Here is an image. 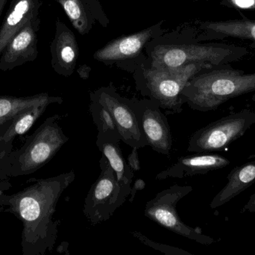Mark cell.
I'll use <instances>...</instances> for the list:
<instances>
[{"instance_id":"6da1fadb","label":"cell","mask_w":255,"mask_h":255,"mask_svg":"<svg viewBox=\"0 0 255 255\" xmlns=\"http://www.w3.org/2000/svg\"><path fill=\"white\" fill-rule=\"evenodd\" d=\"M75 179L74 171L43 179L32 178L27 181L31 184L28 187L7 195L6 211L22 224V255H45L52 252L60 224L53 216L63 193Z\"/></svg>"},{"instance_id":"7a4b0ae2","label":"cell","mask_w":255,"mask_h":255,"mask_svg":"<svg viewBox=\"0 0 255 255\" xmlns=\"http://www.w3.org/2000/svg\"><path fill=\"white\" fill-rule=\"evenodd\" d=\"M196 31L190 28L178 27L165 31L147 43L144 62L161 68H178L197 62L220 66L249 53L247 48L234 45L202 44L196 40Z\"/></svg>"},{"instance_id":"3957f363","label":"cell","mask_w":255,"mask_h":255,"mask_svg":"<svg viewBox=\"0 0 255 255\" xmlns=\"http://www.w3.org/2000/svg\"><path fill=\"white\" fill-rule=\"evenodd\" d=\"M220 66L205 69L190 79L181 92L184 103L193 110L210 112L231 99L255 91V73Z\"/></svg>"},{"instance_id":"277c9868","label":"cell","mask_w":255,"mask_h":255,"mask_svg":"<svg viewBox=\"0 0 255 255\" xmlns=\"http://www.w3.org/2000/svg\"><path fill=\"white\" fill-rule=\"evenodd\" d=\"M144 60L132 73L136 91L158 103L166 115L182 112L184 103L181 92L187 82L199 72L215 67L207 63L197 62L178 68H161L148 65Z\"/></svg>"},{"instance_id":"5b68a950","label":"cell","mask_w":255,"mask_h":255,"mask_svg":"<svg viewBox=\"0 0 255 255\" xmlns=\"http://www.w3.org/2000/svg\"><path fill=\"white\" fill-rule=\"evenodd\" d=\"M54 115L27 138L19 149L0 158V169L9 178L27 176L46 166L69 141Z\"/></svg>"},{"instance_id":"8992f818","label":"cell","mask_w":255,"mask_h":255,"mask_svg":"<svg viewBox=\"0 0 255 255\" xmlns=\"http://www.w3.org/2000/svg\"><path fill=\"white\" fill-rule=\"evenodd\" d=\"M100 176L88 192L84 204V214L92 226L110 220L125 203L131 189L120 184L104 156L100 159Z\"/></svg>"},{"instance_id":"52a82bcc","label":"cell","mask_w":255,"mask_h":255,"mask_svg":"<svg viewBox=\"0 0 255 255\" xmlns=\"http://www.w3.org/2000/svg\"><path fill=\"white\" fill-rule=\"evenodd\" d=\"M254 124L255 111L245 109L230 114L195 132L189 139L187 151L199 154L226 151Z\"/></svg>"},{"instance_id":"ba28073f","label":"cell","mask_w":255,"mask_h":255,"mask_svg":"<svg viewBox=\"0 0 255 255\" xmlns=\"http://www.w3.org/2000/svg\"><path fill=\"white\" fill-rule=\"evenodd\" d=\"M192 191L191 186L174 184L169 188L162 190L154 199L147 202L144 215L151 221L183 238L202 245H211L215 243L214 239L203 235L201 229L187 226L178 216L177 205Z\"/></svg>"},{"instance_id":"9c48e42d","label":"cell","mask_w":255,"mask_h":255,"mask_svg":"<svg viewBox=\"0 0 255 255\" xmlns=\"http://www.w3.org/2000/svg\"><path fill=\"white\" fill-rule=\"evenodd\" d=\"M164 20L133 34L114 39L98 49L94 58L106 65H115L132 73L138 64L145 58L144 49L147 43L166 31L163 28Z\"/></svg>"},{"instance_id":"30bf717a","label":"cell","mask_w":255,"mask_h":255,"mask_svg":"<svg viewBox=\"0 0 255 255\" xmlns=\"http://www.w3.org/2000/svg\"><path fill=\"white\" fill-rule=\"evenodd\" d=\"M90 99L98 102L107 109L116 124L122 142L138 149L148 146L128 98L121 96L113 85L91 91Z\"/></svg>"},{"instance_id":"8fae6325","label":"cell","mask_w":255,"mask_h":255,"mask_svg":"<svg viewBox=\"0 0 255 255\" xmlns=\"http://www.w3.org/2000/svg\"><path fill=\"white\" fill-rule=\"evenodd\" d=\"M148 146L165 156L170 155L172 137L166 114L158 103L149 98H128Z\"/></svg>"},{"instance_id":"7c38bea8","label":"cell","mask_w":255,"mask_h":255,"mask_svg":"<svg viewBox=\"0 0 255 255\" xmlns=\"http://www.w3.org/2000/svg\"><path fill=\"white\" fill-rule=\"evenodd\" d=\"M40 24L41 19L39 16L34 18L13 36L1 52L0 70H11L37 58V32Z\"/></svg>"},{"instance_id":"4fadbf2b","label":"cell","mask_w":255,"mask_h":255,"mask_svg":"<svg viewBox=\"0 0 255 255\" xmlns=\"http://www.w3.org/2000/svg\"><path fill=\"white\" fill-rule=\"evenodd\" d=\"M51 64L54 71L69 77L74 73L79 56V47L74 32L59 18L50 44Z\"/></svg>"},{"instance_id":"5bb4252c","label":"cell","mask_w":255,"mask_h":255,"mask_svg":"<svg viewBox=\"0 0 255 255\" xmlns=\"http://www.w3.org/2000/svg\"><path fill=\"white\" fill-rule=\"evenodd\" d=\"M229 159L220 154L199 153L195 155L185 156L178 159L165 170L156 176L158 181L168 178H184L197 175H205L208 172L227 167L230 165Z\"/></svg>"},{"instance_id":"9a60e30c","label":"cell","mask_w":255,"mask_h":255,"mask_svg":"<svg viewBox=\"0 0 255 255\" xmlns=\"http://www.w3.org/2000/svg\"><path fill=\"white\" fill-rule=\"evenodd\" d=\"M70 19L73 28L82 35L88 34L97 24L107 28L110 19L100 0H56Z\"/></svg>"},{"instance_id":"2e32d148","label":"cell","mask_w":255,"mask_h":255,"mask_svg":"<svg viewBox=\"0 0 255 255\" xmlns=\"http://www.w3.org/2000/svg\"><path fill=\"white\" fill-rule=\"evenodd\" d=\"M52 104V102H44L27 108L0 125V158L13 151L15 138L25 134Z\"/></svg>"},{"instance_id":"e0dca14e","label":"cell","mask_w":255,"mask_h":255,"mask_svg":"<svg viewBox=\"0 0 255 255\" xmlns=\"http://www.w3.org/2000/svg\"><path fill=\"white\" fill-rule=\"evenodd\" d=\"M41 0H12L0 26V55L13 36L28 21L38 17Z\"/></svg>"},{"instance_id":"ac0fdd59","label":"cell","mask_w":255,"mask_h":255,"mask_svg":"<svg viewBox=\"0 0 255 255\" xmlns=\"http://www.w3.org/2000/svg\"><path fill=\"white\" fill-rule=\"evenodd\" d=\"M121 136L118 133H98L97 145L116 174L120 184L131 188L134 172L129 168L121 148Z\"/></svg>"},{"instance_id":"d6986e66","label":"cell","mask_w":255,"mask_h":255,"mask_svg":"<svg viewBox=\"0 0 255 255\" xmlns=\"http://www.w3.org/2000/svg\"><path fill=\"white\" fill-rule=\"evenodd\" d=\"M227 179L226 185L211 201V209H217L226 205L255 184V159L250 163L234 168Z\"/></svg>"},{"instance_id":"ffe728a7","label":"cell","mask_w":255,"mask_h":255,"mask_svg":"<svg viewBox=\"0 0 255 255\" xmlns=\"http://www.w3.org/2000/svg\"><path fill=\"white\" fill-rule=\"evenodd\" d=\"M200 34H196L198 42L220 38L224 37L255 40V21L248 19L241 20L219 21V22H201Z\"/></svg>"},{"instance_id":"44dd1931","label":"cell","mask_w":255,"mask_h":255,"mask_svg":"<svg viewBox=\"0 0 255 255\" xmlns=\"http://www.w3.org/2000/svg\"><path fill=\"white\" fill-rule=\"evenodd\" d=\"M64 99L43 92L27 97L0 95V125L21 111L44 102L61 104Z\"/></svg>"},{"instance_id":"7402d4cb","label":"cell","mask_w":255,"mask_h":255,"mask_svg":"<svg viewBox=\"0 0 255 255\" xmlns=\"http://www.w3.org/2000/svg\"><path fill=\"white\" fill-rule=\"evenodd\" d=\"M132 235L138 241H140L142 244L150 247V248L154 249V250L160 252L166 255H193L189 252L185 250H181V249L177 248V247H172V246L166 245V244H159V243L154 242L151 241L149 238L142 235L140 232H131Z\"/></svg>"},{"instance_id":"603a6c76","label":"cell","mask_w":255,"mask_h":255,"mask_svg":"<svg viewBox=\"0 0 255 255\" xmlns=\"http://www.w3.org/2000/svg\"><path fill=\"white\" fill-rule=\"evenodd\" d=\"M9 178H10L0 169V214L4 211V208L5 207V200L7 197L5 192L10 190L11 187Z\"/></svg>"},{"instance_id":"cb8c5ba5","label":"cell","mask_w":255,"mask_h":255,"mask_svg":"<svg viewBox=\"0 0 255 255\" xmlns=\"http://www.w3.org/2000/svg\"><path fill=\"white\" fill-rule=\"evenodd\" d=\"M227 5L239 9H255V0H224Z\"/></svg>"},{"instance_id":"d4e9b609","label":"cell","mask_w":255,"mask_h":255,"mask_svg":"<svg viewBox=\"0 0 255 255\" xmlns=\"http://www.w3.org/2000/svg\"><path fill=\"white\" fill-rule=\"evenodd\" d=\"M138 148H132L131 152L128 156L127 160L129 168L133 172H139L140 170V163H139V154H138Z\"/></svg>"},{"instance_id":"484cf974","label":"cell","mask_w":255,"mask_h":255,"mask_svg":"<svg viewBox=\"0 0 255 255\" xmlns=\"http://www.w3.org/2000/svg\"><path fill=\"white\" fill-rule=\"evenodd\" d=\"M145 187V183L142 179H137L133 183V187L130 189V198H129L128 202L132 203L134 200L135 196L138 191L143 190Z\"/></svg>"},{"instance_id":"4316f807","label":"cell","mask_w":255,"mask_h":255,"mask_svg":"<svg viewBox=\"0 0 255 255\" xmlns=\"http://www.w3.org/2000/svg\"><path fill=\"white\" fill-rule=\"evenodd\" d=\"M76 71L81 79L87 80L89 78L91 72L92 71V67L91 66L87 65V64H82V65L79 66Z\"/></svg>"},{"instance_id":"83f0119b","label":"cell","mask_w":255,"mask_h":255,"mask_svg":"<svg viewBox=\"0 0 255 255\" xmlns=\"http://www.w3.org/2000/svg\"><path fill=\"white\" fill-rule=\"evenodd\" d=\"M243 212L255 213V193L251 196L247 205L244 206Z\"/></svg>"},{"instance_id":"f1b7e54d","label":"cell","mask_w":255,"mask_h":255,"mask_svg":"<svg viewBox=\"0 0 255 255\" xmlns=\"http://www.w3.org/2000/svg\"><path fill=\"white\" fill-rule=\"evenodd\" d=\"M7 0H0V17H1V13H2L3 10H4V6L7 3Z\"/></svg>"},{"instance_id":"f546056e","label":"cell","mask_w":255,"mask_h":255,"mask_svg":"<svg viewBox=\"0 0 255 255\" xmlns=\"http://www.w3.org/2000/svg\"><path fill=\"white\" fill-rule=\"evenodd\" d=\"M247 159H248V160H255V154H251V155L249 156V157H247Z\"/></svg>"},{"instance_id":"4dcf8cb0","label":"cell","mask_w":255,"mask_h":255,"mask_svg":"<svg viewBox=\"0 0 255 255\" xmlns=\"http://www.w3.org/2000/svg\"><path fill=\"white\" fill-rule=\"evenodd\" d=\"M251 46L252 47L255 48V40H253V43H252Z\"/></svg>"},{"instance_id":"1f68e13d","label":"cell","mask_w":255,"mask_h":255,"mask_svg":"<svg viewBox=\"0 0 255 255\" xmlns=\"http://www.w3.org/2000/svg\"><path fill=\"white\" fill-rule=\"evenodd\" d=\"M252 99H253V101L255 102V94H254V95L253 96Z\"/></svg>"}]
</instances>
